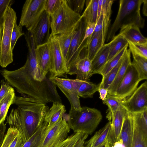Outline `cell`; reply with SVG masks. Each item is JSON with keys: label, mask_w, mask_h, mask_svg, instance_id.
I'll use <instances>...</instances> for the list:
<instances>
[{"label": "cell", "mask_w": 147, "mask_h": 147, "mask_svg": "<svg viewBox=\"0 0 147 147\" xmlns=\"http://www.w3.org/2000/svg\"><path fill=\"white\" fill-rule=\"evenodd\" d=\"M24 142L21 134L19 133L9 147H23Z\"/></svg>", "instance_id": "bcb514c9"}, {"label": "cell", "mask_w": 147, "mask_h": 147, "mask_svg": "<svg viewBox=\"0 0 147 147\" xmlns=\"http://www.w3.org/2000/svg\"><path fill=\"white\" fill-rule=\"evenodd\" d=\"M78 25L73 30L69 32L55 36L58 42L65 62L72 37Z\"/></svg>", "instance_id": "f546056e"}, {"label": "cell", "mask_w": 147, "mask_h": 147, "mask_svg": "<svg viewBox=\"0 0 147 147\" xmlns=\"http://www.w3.org/2000/svg\"><path fill=\"white\" fill-rule=\"evenodd\" d=\"M63 0H47L45 11L50 16L53 14L59 7Z\"/></svg>", "instance_id": "ab89813d"}, {"label": "cell", "mask_w": 147, "mask_h": 147, "mask_svg": "<svg viewBox=\"0 0 147 147\" xmlns=\"http://www.w3.org/2000/svg\"><path fill=\"white\" fill-rule=\"evenodd\" d=\"M66 111L64 105L61 102H53L52 107L47 111L45 119V121L48 123L47 129H49L56 123L63 116Z\"/></svg>", "instance_id": "603a6c76"}, {"label": "cell", "mask_w": 147, "mask_h": 147, "mask_svg": "<svg viewBox=\"0 0 147 147\" xmlns=\"http://www.w3.org/2000/svg\"><path fill=\"white\" fill-rule=\"evenodd\" d=\"M6 129L5 124L4 122L0 124V147H1L3 143L5 136V132Z\"/></svg>", "instance_id": "c3c4849f"}, {"label": "cell", "mask_w": 147, "mask_h": 147, "mask_svg": "<svg viewBox=\"0 0 147 147\" xmlns=\"http://www.w3.org/2000/svg\"><path fill=\"white\" fill-rule=\"evenodd\" d=\"M109 121L101 129L96 131L88 140L85 142L84 147H98L107 140L111 125Z\"/></svg>", "instance_id": "484cf974"}, {"label": "cell", "mask_w": 147, "mask_h": 147, "mask_svg": "<svg viewBox=\"0 0 147 147\" xmlns=\"http://www.w3.org/2000/svg\"><path fill=\"white\" fill-rule=\"evenodd\" d=\"M48 43L51 58L49 78L51 80L56 77L66 74L67 69L65 61L55 36L50 35Z\"/></svg>", "instance_id": "30bf717a"}, {"label": "cell", "mask_w": 147, "mask_h": 147, "mask_svg": "<svg viewBox=\"0 0 147 147\" xmlns=\"http://www.w3.org/2000/svg\"><path fill=\"white\" fill-rule=\"evenodd\" d=\"M50 18L51 35L54 36L71 31L78 25L82 17L72 11L67 5L66 0H63Z\"/></svg>", "instance_id": "8992f818"}, {"label": "cell", "mask_w": 147, "mask_h": 147, "mask_svg": "<svg viewBox=\"0 0 147 147\" xmlns=\"http://www.w3.org/2000/svg\"><path fill=\"white\" fill-rule=\"evenodd\" d=\"M13 104L18 107L11 110L6 123L16 128L24 143L44 122L49 108L47 104L38 100L23 96H15Z\"/></svg>", "instance_id": "7a4b0ae2"}, {"label": "cell", "mask_w": 147, "mask_h": 147, "mask_svg": "<svg viewBox=\"0 0 147 147\" xmlns=\"http://www.w3.org/2000/svg\"><path fill=\"white\" fill-rule=\"evenodd\" d=\"M128 45L126 46L114 57L107 62L98 74L103 76L112 69L118 63L127 50Z\"/></svg>", "instance_id": "e575fe53"}, {"label": "cell", "mask_w": 147, "mask_h": 147, "mask_svg": "<svg viewBox=\"0 0 147 147\" xmlns=\"http://www.w3.org/2000/svg\"><path fill=\"white\" fill-rule=\"evenodd\" d=\"M110 43L109 53L107 61L128 45L127 41L119 34L115 35Z\"/></svg>", "instance_id": "4dcf8cb0"}, {"label": "cell", "mask_w": 147, "mask_h": 147, "mask_svg": "<svg viewBox=\"0 0 147 147\" xmlns=\"http://www.w3.org/2000/svg\"><path fill=\"white\" fill-rule=\"evenodd\" d=\"M120 29L119 34L127 42L139 44L147 43V38L142 34L140 28L137 26L126 25L123 26Z\"/></svg>", "instance_id": "ffe728a7"}, {"label": "cell", "mask_w": 147, "mask_h": 147, "mask_svg": "<svg viewBox=\"0 0 147 147\" xmlns=\"http://www.w3.org/2000/svg\"><path fill=\"white\" fill-rule=\"evenodd\" d=\"M63 115L52 127L46 129L40 147H54L67 137L70 129L67 122V118Z\"/></svg>", "instance_id": "8fae6325"}, {"label": "cell", "mask_w": 147, "mask_h": 147, "mask_svg": "<svg viewBox=\"0 0 147 147\" xmlns=\"http://www.w3.org/2000/svg\"><path fill=\"white\" fill-rule=\"evenodd\" d=\"M96 25V23H88L87 24L84 37L82 42V45L86 43L87 39L92 35L94 31Z\"/></svg>", "instance_id": "f6af8a7d"}, {"label": "cell", "mask_w": 147, "mask_h": 147, "mask_svg": "<svg viewBox=\"0 0 147 147\" xmlns=\"http://www.w3.org/2000/svg\"><path fill=\"white\" fill-rule=\"evenodd\" d=\"M81 17L73 35L65 60L66 74L71 75L75 63L80 58L81 52L84 49L87 47L86 43L82 45L87 23Z\"/></svg>", "instance_id": "52a82bcc"}, {"label": "cell", "mask_w": 147, "mask_h": 147, "mask_svg": "<svg viewBox=\"0 0 147 147\" xmlns=\"http://www.w3.org/2000/svg\"><path fill=\"white\" fill-rule=\"evenodd\" d=\"M131 53L129 49H127L124 53L121 64L116 77L107 89L108 94L111 95H113L124 77L129 65L131 62Z\"/></svg>", "instance_id": "44dd1931"}, {"label": "cell", "mask_w": 147, "mask_h": 147, "mask_svg": "<svg viewBox=\"0 0 147 147\" xmlns=\"http://www.w3.org/2000/svg\"><path fill=\"white\" fill-rule=\"evenodd\" d=\"M131 53L147 59V43L139 44L128 42Z\"/></svg>", "instance_id": "74e56055"}, {"label": "cell", "mask_w": 147, "mask_h": 147, "mask_svg": "<svg viewBox=\"0 0 147 147\" xmlns=\"http://www.w3.org/2000/svg\"><path fill=\"white\" fill-rule=\"evenodd\" d=\"M98 0H87L85 1L86 7L81 15L86 22L96 23L98 5Z\"/></svg>", "instance_id": "83f0119b"}, {"label": "cell", "mask_w": 147, "mask_h": 147, "mask_svg": "<svg viewBox=\"0 0 147 147\" xmlns=\"http://www.w3.org/2000/svg\"><path fill=\"white\" fill-rule=\"evenodd\" d=\"M17 20L16 12L11 7H8L5 13L3 21L0 25V65L3 68L6 67L13 61L11 36Z\"/></svg>", "instance_id": "5b68a950"}, {"label": "cell", "mask_w": 147, "mask_h": 147, "mask_svg": "<svg viewBox=\"0 0 147 147\" xmlns=\"http://www.w3.org/2000/svg\"><path fill=\"white\" fill-rule=\"evenodd\" d=\"M48 124V123L45 121L34 134L24 143L23 147H40Z\"/></svg>", "instance_id": "f1b7e54d"}, {"label": "cell", "mask_w": 147, "mask_h": 147, "mask_svg": "<svg viewBox=\"0 0 147 147\" xmlns=\"http://www.w3.org/2000/svg\"><path fill=\"white\" fill-rule=\"evenodd\" d=\"M50 28V16L44 11L37 24L30 31L36 46L48 42L51 35Z\"/></svg>", "instance_id": "2e32d148"}, {"label": "cell", "mask_w": 147, "mask_h": 147, "mask_svg": "<svg viewBox=\"0 0 147 147\" xmlns=\"http://www.w3.org/2000/svg\"><path fill=\"white\" fill-rule=\"evenodd\" d=\"M22 27L20 25H18L17 22L15 23L12 30L11 36V45L13 51L17 40L21 36L24 35V33L22 32Z\"/></svg>", "instance_id": "b9f144b4"}, {"label": "cell", "mask_w": 147, "mask_h": 147, "mask_svg": "<svg viewBox=\"0 0 147 147\" xmlns=\"http://www.w3.org/2000/svg\"><path fill=\"white\" fill-rule=\"evenodd\" d=\"M102 118L100 112L97 109L82 107L80 110L70 109L67 122L74 133L81 132L91 135L95 130Z\"/></svg>", "instance_id": "277c9868"}, {"label": "cell", "mask_w": 147, "mask_h": 147, "mask_svg": "<svg viewBox=\"0 0 147 147\" xmlns=\"http://www.w3.org/2000/svg\"><path fill=\"white\" fill-rule=\"evenodd\" d=\"M76 75V79L87 81L93 75L92 70L91 61L87 56L80 58L76 62L71 75Z\"/></svg>", "instance_id": "ac0fdd59"}, {"label": "cell", "mask_w": 147, "mask_h": 147, "mask_svg": "<svg viewBox=\"0 0 147 147\" xmlns=\"http://www.w3.org/2000/svg\"><path fill=\"white\" fill-rule=\"evenodd\" d=\"M84 134L81 132L74 133L54 147H74L78 141Z\"/></svg>", "instance_id": "8d00e7d4"}, {"label": "cell", "mask_w": 147, "mask_h": 147, "mask_svg": "<svg viewBox=\"0 0 147 147\" xmlns=\"http://www.w3.org/2000/svg\"><path fill=\"white\" fill-rule=\"evenodd\" d=\"M131 114L133 132L131 147H147V110Z\"/></svg>", "instance_id": "4fadbf2b"}, {"label": "cell", "mask_w": 147, "mask_h": 147, "mask_svg": "<svg viewBox=\"0 0 147 147\" xmlns=\"http://www.w3.org/2000/svg\"><path fill=\"white\" fill-rule=\"evenodd\" d=\"M137 69L131 62L113 96L120 101L128 98L137 88L141 81Z\"/></svg>", "instance_id": "9c48e42d"}, {"label": "cell", "mask_w": 147, "mask_h": 147, "mask_svg": "<svg viewBox=\"0 0 147 147\" xmlns=\"http://www.w3.org/2000/svg\"><path fill=\"white\" fill-rule=\"evenodd\" d=\"M69 7L74 11L80 14L85 3V0H66Z\"/></svg>", "instance_id": "60d3db41"}, {"label": "cell", "mask_w": 147, "mask_h": 147, "mask_svg": "<svg viewBox=\"0 0 147 147\" xmlns=\"http://www.w3.org/2000/svg\"><path fill=\"white\" fill-rule=\"evenodd\" d=\"M19 133V131L15 127H10L5 135L1 147H9Z\"/></svg>", "instance_id": "f35d334b"}, {"label": "cell", "mask_w": 147, "mask_h": 147, "mask_svg": "<svg viewBox=\"0 0 147 147\" xmlns=\"http://www.w3.org/2000/svg\"><path fill=\"white\" fill-rule=\"evenodd\" d=\"M103 28V21L102 15L101 13L100 17L96 23V25L94 31L90 37L87 39L89 38L92 37L95 34L102 31Z\"/></svg>", "instance_id": "7dc6e473"}, {"label": "cell", "mask_w": 147, "mask_h": 147, "mask_svg": "<svg viewBox=\"0 0 147 147\" xmlns=\"http://www.w3.org/2000/svg\"><path fill=\"white\" fill-rule=\"evenodd\" d=\"M66 96L71 106V109L80 110L81 107L78 96L72 79L56 77L51 80Z\"/></svg>", "instance_id": "5bb4252c"}, {"label": "cell", "mask_w": 147, "mask_h": 147, "mask_svg": "<svg viewBox=\"0 0 147 147\" xmlns=\"http://www.w3.org/2000/svg\"><path fill=\"white\" fill-rule=\"evenodd\" d=\"M133 60L132 63L137 69L142 80L147 78V59L131 53Z\"/></svg>", "instance_id": "836d02e7"}, {"label": "cell", "mask_w": 147, "mask_h": 147, "mask_svg": "<svg viewBox=\"0 0 147 147\" xmlns=\"http://www.w3.org/2000/svg\"><path fill=\"white\" fill-rule=\"evenodd\" d=\"M28 48L26 60L22 67L12 71L2 70L1 74L5 81L23 96L33 98L46 104L61 102L56 85L49 78L43 81L36 80L38 64L36 47L31 45Z\"/></svg>", "instance_id": "6da1fadb"}, {"label": "cell", "mask_w": 147, "mask_h": 147, "mask_svg": "<svg viewBox=\"0 0 147 147\" xmlns=\"http://www.w3.org/2000/svg\"><path fill=\"white\" fill-rule=\"evenodd\" d=\"M103 103L108 107L107 112L106 118L109 121H111L115 112L121 105V101L113 96L108 94L106 98L103 101Z\"/></svg>", "instance_id": "d6a6232c"}, {"label": "cell", "mask_w": 147, "mask_h": 147, "mask_svg": "<svg viewBox=\"0 0 147 147\" xmlns=\"http://www.w3.org/2000/svg\"><path fill=\"white\" fill-rule=\"evenodd\" d=\"M47 0H27L23 6L19 25L27 31L34 28L45 11Z\"/></svg>", "instance_id": "ba28073f"}, {"label": "cell", "mask_w": 147, "mask_h": 147, "mask_svg": "<svg viewBox=\"0 0 147 147\" xmlns=\"http://www.w3.org/2000/svg\"><path fill=\"white\" fill-rule=\"evenodd\" d=\"M0 83V102L9 93L14 90L12 87L5 80H1Z\"/></svg>", "instance_id": "ee69618b"}, {"label": "cell", "mask_w": 147, "mask_h": 147, "mask_svg": "<svg viewBox=\"0 0 147 147\" xmlns=\"http://www.w3.org/2000/svg\"><path fill=\"white\" fill-rule=\"evenodd\" d=\"M13 0H0V25L2 24L4 20L5 13L9 7H11L14 3Z\"/></svg>", "instance_id": "7bdbcfd3"}, {"label": "cell", "mask_w": 147, "mask_h": 147, "mask_svg": "<svg viewBox=\"0 0 147 147\" xmlns=\"http://www.w3.org/2000/svg\"><path fill=\"white\" fill-rule=\"evenodd\" d=\"M123 56L117 64L106 75L102 77V80L99 84V88H108L116 77L121 64Z\"/></svg>", "instance_id": "d590c367"}, {"label": "cell", "mask_w": 147, "mask_h": 147, "mask_svg": "<svg viewBox=\"0 0 147 147\" xmlns=\"http://www.w3.org/2000/svg\"><path fill=\"white\" fill-rule=\"evenodd\" d=\"M100 94V98L102 101L106 98L108 94V90L103 88H99L98 90Z\"/></svg>", "instance_id": "681fc988"}, {"label": "cell", "mask_w": 147, "mask_h": 147, "mask_svg": "<svg viewBox=\"0 0 147 147\" xmlns=\"http://www.w3.org/2000/svg\"><path fill=\"white\" fill-rule=\"evenodd\" d=\"M105 41L102 31L87 39V56L90 60H92L98 51L105 44Z\"/></svg>", "instance_id": "d4e9b609"}, {"label": "cell", "mask_w": 147, "mask_h": 147, "mask_svg": "<svg viewBox=\"0 0 147 147\" xmlns=\"http://www.w3.org/2000/svg\"><path fill=\"white\" fill-rule=\"evenodd\" d=\"M106 141L105 142L102 143V144H101V145L99 146L98 147H106Z\"/></svg>", "instance_id": "db71d44e"}, {"label": "cell", "mask_w": 147, "mask_h": 147, "mask_svg": "<svg viewBox=\"0 0 147 147\" xmlns=\"http://www.w3.org/2000/svg\"><path fill=\"white\" fill-rule=\"evenodd\" d=\"M133 132L131 114L127 112L124 117L119 138L118 141L125 147H131Z\"/></svg>", "instance_id": "d6986e66"}, {"label": "cell", "mask_w": 147, "mask_h": 147, "mask_svg": "<svg viewBox=\"0 0 147 147\" xmlns=\"http://www.w3.org/2000/svg\"><path fill=\"white\" fill-rule=\"evenodd\" d=\"M72 80L79 97L84 98L92 97L99 88V84H96L88 81H82L76 79H72Z\"/></svg>", "instance_id": "7402d4cb"}, {"label": "cell", "mask_w": 147, "mask_h": 147, "mask_svg": "<svg viewBox=\"0 0 147 147\" xmlns=\"http://www.w3.org/2000/svg\"><path fill=\"white\" fill-rule=\"evenodd\" d=\"M143 0H120L116 18L109 29L106 38L107 42L111 41L116 32L123 26L134 25L138 27L143 20L140 13Z\"/></svg>", "instance_id": "3957f363"}, {"label": "cell", "mask_w": 147, "mask_h": 147, "mask_svg": "<svg viewBox=\"0 0 147 147\" xmlns=\"http://www.w3.org/2000/svg\"><path fill=\"white\" fill-rule=\"evenodd\" d=\"M121 104L128 113L139 112L147 110V82L146 81L137 88Z\"/></svg>", "instance_id": "7c38bea8"}, {"label": "cell", "mask_w": 147, "mask_h": 147, "mask_svg": "<svg viewBox=\"0 0 147 147\" xmlns=\"http://www.w3.org/2000/svg\"><path fill=\"white\" fill-rule=\"evenodd\" d=\"M142 13L143 15L146 16H147V1L143 0V3Z\"/></svg>", "instance_id": "f5cc1de1"}, {"label": "cell", "mask_w": 147, "mask_h": 147, "mask_svg": "<svg viewBox=\"0 0 147 147\" xmlns=\"http://www.w3.org/2000/svg\"><path fill=\"white\" fill-rule=\"evenodd\" d=\"M14 90L9 93L0 102V124L4 121L8 109L15 96Z\"/></svg>", "instance_id": "1f68e13d"}, {"label": "cell", "mask_w": 147, "mask_h": 147, "mask_svg": "<svg viewBox=\"0 0 147 147\" xmlns=\"http://www.w3.org/2000/svg\"><path fill=\"white\" fill-rule=\"evenodd\" d=\"M88 136V135L84 134L79 140L74 147H84L85 141Z\"/></svg>", "instance_id": "f907efd6"}, {"label": "cell", "mask_w": 147, "mask_h": 147, "mask_svg": "<svg viewBox=\"0 0 147 147\" xmlns=\"http://www.w3.org/2000/svg\"><path fill=\"white\" fill-rule=\"evenodd\" d=\"M36 54L38 64L36 79L43 81L46 79L51 66L50 53L48 42L37 46Z\"/></svg>", "instance_id": "9a60e30c"}, {"label": "cell", "mask_w": 147, "mask_h": 147, "mask_svg": "<svg viewBox=\"0 0 147 147\" xmlns=\"http://www.w3.org/2000/svg\"><path fill=\"white\" fill-rule=\"evenodd\" d=\"M127 112L121 105L114 113L111 121V125L107 139L113 144L117 141L120 137L124 119Z\"/></svg>", "instance_id": "e0dca14e"}, {"label": "cell", "mask_w": 147, "mask_h": 147, "mask_svg": "<svg viewBox=\"0 0 147 147\" xmlns=\"http://www.w3.org/2000/svg\"><path fill=\"white\" fill-rule=\"evenodd\" d=\"M108 140V141L109 142L110 147H114V144L113 143H112L111 142L109 141Z\"/></svg>", "instance_id": "11a10c76"}, {"label": "cell", "mask_w": 147, "mask_h": 147, "mask_svg": "<svg viewBox=\"0 0 147 147\" xmlns=\"http://www.w3.org/2000/svg\"><path fill=\"white\" fill-rule=\"evenodd\" d=\"M110 42L105 44L96 53L91 61L92 74H98L107 61L108 57Z\"/></svg>", "instance_id": "cb8c5ba5"}, {"label": "cell", "mask_w": 147, "mask_h": 147, "mask_svg": "<svg viewBox=\"0 0 147 147\" xmlns=\"http://www.w3.org/2000/svg\"><path fill=\"white\" fill-rule=\"evenodd\" d=\"M98 5L97 12V16L96 22L98 20L101 14L102 7V0H98Z\"/></svg>", "instance_id": "816d5d0a"}, {"label": "cell", "mask_w": 147, "mask_h": 147, "mask_svg": "<svg viewBox=\"0 0 147 147\" xmlns=\"http://www.w3.org/2000/svg\"><path fill=\"white\" fill-rule=\"evenodd\" d=\"M114 0H102L101 13L102 15L103 28L102 32L104 39L105 40L111 22V8Z\"/></svg>", "instance_id": "4316f807"}]
</instances>
